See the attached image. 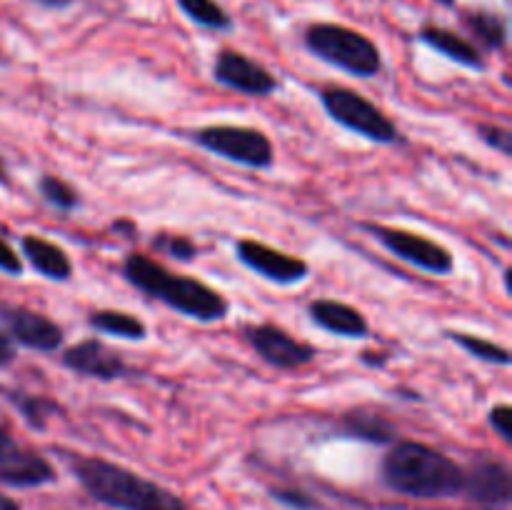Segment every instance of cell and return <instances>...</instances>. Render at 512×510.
Masks as SVG:
<instances>
[{
	"instance_id": "obj_29",
	"label": "cell",
	"mask_w": 512,
	"mask_h": 510,
	"mask_svg": "<svg viewBox=\"0 0 512 510\" xmlns=\"http://www.w3.org/2000/svg\"><path fill=\"white\" fill-rule=\"evenodd\" d=\"M18 448H20V445L15 443V440L10 438V435L5 433L3 428H0V460H3V458H8V455L13 453V450H18Z\"/></svg>"
},
{
	"instance_id": "obj_7",
	"label": "cell",
	"mask_w": 512,
	"mask_h": 510,
	"mask_svg": "<svg viewBox=\"0 0 512 510\" xmlns=\"http://www.w3.org/2000/svg\"><path fill=\"white\" fill-rule=\"evenodd\" d=\"M368 233L375 235L385 250L395 255L403 263H410L413 268L425 270L430 275H448L453 273L455 260L445 245L435 243L433 238L413 233V230H400V228H383V225H365Z\"/></svg>"
},
{
	"instance_id": "obj_30",
	"label": "cell",
	"mask_w": 512,
	"mask_h": 510,
	"mask_svg": "<svg viewBox=\"0 0 512 510\" xmlns=\"http://www.w3.org/2000/svg\"><path fill=\"white\" fill-rule=\"evenodd\" d=\"M35 3L45 5V8H55V10H60V8H68V5L73 3V0H35Z\"/></svg>"
},
{
	"instance_id": "obj_9",
	"label": "cell",
	"mask_w": 512,
	"mask_h": 510,
	"mask_svg": "<svg viewBox=\"0 0 512 510\" xmlns=\"http://www.w3.org/2000/svg\"><path fill=\"white\" fill-rule=\"evenodd\" d=\"M213 78L225 88L250 95V98H268L278 88V80L268 68L238 50H223L215 58Z\"/></svg>"
},
{
	"instance_id": "obj_20",
	"label": "cell",
	"mask_w": 512,
	"mask_h": 510,
	"mask_svg": "<svg viewBox=\"0 0 512 510\" xmlns=\"http://www.w3.org/2000/svg\"><path fill=\"white\" fill-rule=\"evenodd\" d=\"M448 335L453 343H458L465 353H470L473 358L483 360V363H493V365H510V350L505 345L493 343V340L478 338V335L470 333H460V330H448Z\"/></svg>"
},
{
	"instance_id": "obj_13",
	"label": "cell",
	"mask_w": 512,
	"mask_h": 510,
	"mask_svg": "<svg viewBox=\"0 0 512 510\" xmlns=\"http://www.w3.org/2000/svg\"><path fill=\"white\" fill-rule=\"evenodd\" d=\"M63 365L68 370H73V373L98 380H118L128 373V365H125L123 355L95 338L83 340V343L65 350Z\"/></svg>"
},
{
	"instance_id": "obj_22",
	"label": "cell",
	"mask_w": 512,
	"mask_h": 510,
	"mask_svg": "<svg viewBox=\"0 0 512 510\" xmlns=\"http://www.w3.org/2000/svg\"><path fill=\"white\" fill-rule=\"evenodd\" d=\"M465 23H468V28L478 35L480 43L488 45V48L493 50L503 48L505 40H508V25H505V20L495 13L478 10V13H470L468 18H465Z\"/></svg>"
},
{
	"instance_id": "obj_11",
	"label": "cell",
	"mask_w": 512,
	"mask_h": 510,
	"mask_svg": "<svg viewBox=\"0 0 512 510\" xmlns=\"http://www.w3.org/2000/svg\"><path fill=\"white\" fill-rule=\"evenodd\" d=\"M0 318H3L5 330H8V338L25 345V348L53 353L63 345V328L55 320L35 313V310L5 308Z\"/></svg>"
},
{
	"instance_id": "obj_3",
	"label": "cell",
	"mask_w": 512,
	"mask_h": 510,
	"mask_svg": "<svg viewBox=\"0 0 512 510\" xmlns=\"http://www.w3.org/2000/svg\"><path fill=\"white\" fill-rule=\"evenodd\" d=\"M75 478L100 503L118 510H188L183 500L153 480L103 458H75Z\"/></svg>"
},
{
	"instance_id": "obj_32",
	"label": "cell",
	"mask_w": 512,
	"mask_h": 510,
	"mask_svg": "<svg viewBox=\"0 0 512 510\" xmlns=\"http://www.w3.org/2000/svg\"><path fill=\"white\" fill-rule=\"evenodd\" d=\"M438 3H440V5H445V8H453V5L458 3V0H438Z\"/></svg>"
},
{
	"instance_id": "obj_23",
	"label": "cell",
	"mask_w": 512,
	"mask_h": 510,
	"mask_svg": "<svg viewBox=\"0 0 512 510\" xmlns=\"http://www.w3.org/2000/svg\"><path fill=\"white\" fill-rule=\"evenodd\" d=\"M38 190L40 195H43L45 203L63 210V213H70V210H75L80 205L78 190H75L73 185L65 183L63 178H58V175H43V178L38 180Z\"/></svg>"
},
{
	"instance_id": "obj_24",
	"label": "cell",
	"mask_w": 512,
	"mask_h": 510,
	"mask_svg": "<svg viewBox=\"0 0 512 510\" xmlns=\"http://www.w3.org/2000/svg\"><path fill=\"white\" fill-rule=\"evenodd\" d=\"M153 248L158 253L170 255L175 260H193L195 253H198V245L193 243L185 235H170V233H160L158 238L153 240Z\"/></svg>"
},
{
	"instance_id": "obj_28",
	"label": "cell",
	"mask_w": 512,
	"mask_h": 510,
	"mask_svg": "<svg viewBox=\"0 0 512 510\" xmlns=\"http://www.w3.org/2000/svg\"><path fill=\"white\" fill-rule=\"evenodd\" d=\"M13 358H15L13 343H10L8 335L0 333V368H3V365H8V363H13Z\"/></svg>"
},
{
	"instance_id": "obj_1",
	"label": "cell",
	"mask_w": 512,
	"mask_h": 510,
	"mask_svg": "<svg viewBox=\"0 0 512 510\" xmlns=\"http://www.w3.org/2000/svg\"><path fill=\"white\" fill-rule=\"evenodd\" d=\"M383 480L410 498L438 500L463 493L465 470L430 445L403 440L385 455Z\"/></svg>"
},
{
	"instance_id": "obj_12",
	"label": "cell",
	"mask_w": 512,
	"mask_h": 510,
	"mask_svg": "<svg viewBox=\"0 0 512 510\" xmlns=\"http://www.w3.org/2000/svg\"><path fill=\"white\" fill-rule=\"evenodd\" d=\"M463 493L480 508L500 510L510 503V470L500 460H478L473 468L465 473Z\"/></svg>"
},
{
	"instance_id": "obj_2",
	"label": "cell",
	"mask_w": 512,
	"mask_h": 510,
	"mask_svg": "<svg viewBox=\"0 0 512 510\" xmlns=\"http://www.w3.org/2000/svg\"><path fill=\"white\" fill-rule=\"evenodd\" d=\"M123 275L130 285L143 290L145 295L198 320V323H218L228 315L230 305L218 290L188 278V275L170 273L168 268L145 255H128L123 263Z\"/></svg>"
},
{
	"instance_id": "obj_18",
	"label": "cell",
	"mask_w": 512,
	"mask_h": 510,
	"mask_svg": "<svg viewBox=\"0 0 512 510\" xmlns=\"http://www.w3.org/2000/svg\"><path fill=\"white\" fill-rule=\"evenodd\" d=\"M343 430L350 438L365 440L373 445H388L395 440V425L385 415L370 408H355L343 415Z\"/></svg>"
},
{
	"instance_id": "obj_6",
	"label": "cell",
	"mask_w": 512,
	"mask_h": 510,
	"mask_svg": "<svg viewBox=\"0 0 512 510\" xmlns=\"http://www.w3.org/2000/svg\"><path fill=\"white\" fill-rule=\"evenodd\" d=\"M190 138L208 153L245 165V168L265 170L275 160L273 143L263 130L243 128V125H208V128L195 130Z\"/></svg>"
},
{
	"instance_id": "obj_19",
	"label": "cell",
	"mask_w": 512,
	"mask_h": 510,
	"mask_svg": "<svg viewBox=\"0 0 512 510\" xmlns=\"http://www.w3.org/2000/svg\"><path fill=\"white\" fill-rule=\"evenodd\" d=\"M88 323L93 330L113 335V338L135 340V343L148 338V328H145L143 320L130 313H123V310H98V313L90 315Z\"/></svg>"
},
{
	"instance_id": "obj_21",
	"label": "cell",
	"mask_w": 512,
	"mask_h": 510,
	"mask_svg": "<svg viewBox=\"0 0 512 510\" xmlns=\"http://www.w3.org/2000/svg\"><path fill=\"white\" fill-rule=\"evenodd\" d=\"M178 8L188 15L193 23L200 28L210 30H230L233 28V18L220 8L215 0H178Z\"/></svg>"
},
{
	"instance_id": "obj_17",
	"label": "cell",
	"mask_w": 512,
	"mask_h": 510,
	"mask_svg": "<svg viewBox=\"0 0 512 510\" xmlns=\"http://www.w3.org/2000/svg\"><path fill=\"white\" fill-rule=\"evenodd\" d=\"M420 40H423L428 48L438 50L440 55H445L453 63L463 65L470 70H485V58L480 55V50L473 43H468L465 38L455 35L453 30L438 28V25H428V28L420 30Z\"/></svg>"
},
{
	"instance_id": "obj_8",
	"label": "cell",
	"mask_w": 512,
	"mask_h": 510,
	"mask_svg": "<svg viewBox=\"0 0 512 510\" xmlns=\"http://www.w3.org/2000/svg\"><path fill=\"white\" fill-rule=\"evenodd\" d=\"M235 253H238V260L245 268L253 270L260 278L270 280V283L275 285L303 283L310 275V268L305 260L283 253V250L270 248V245L265 243H258V240H238V243H235Z\"/></svg>"
},
{
	"instance_id": "obj_10",
	"label": "cell",
	"mask_w": 512,
	"mask_h": 510,
	"mask_svg": "<svg viewBox=\"0 0 512 510\" xmlns=\"http://www.w3.org/2000/svg\"><path fill=\"white\" fill-rule=\"evenodd\" d=\"M248 343L253 345V350L265 363L278 370H298L315 360L313 345L300 343L298 338H293V335L285 333L283 328L273 323L248 328Z\"/></svg>"
},
{
	"instance_id": "obj_25",
	"label": "cell",
	"mask_w": 512,
	"mask_h": 510,
	"mask_svg": "<svg viewBox=\"0 0 512 510\" xmlns=\"http://www.w3.org/2000/svg\"><path fill=\"white\" fill-rule=\"evenodd\" d=\"M480 138L490 145V148L500 150L503 155L512 153V135L508 128H498V125H480Z\"/></svg>"
},
{
	"instance_id": "obj_26",
	"label": "cell",
	"mask_w": 512,
	"mask_h": 510,
	"mask_svg": "<svg viewBox=\"0 0 512 510\" xmlns=\"http://www.w3.org/2000/svg\"><path fill=\"white\" fill-rule=\"evenodd\" d=\"M488 420H490V425L498 430L500 438H503L505 443H510L512 440V408L510 405H495V408L490 410Z\"/></svg>"
},
{
	"instance_id": "obj_27",
	"label": "cell",
	"mask_w": 512,
	"mask_h": 510,
	"mask_svg": "<svg viewBox=\"0 0 512 510\" xmlns=\"http://www.w3.org/2000/svg\"><path fill=\"white\" fill-rule=\"evenodd\" d=\"M0 270L8 275H13V278L23 275V263H20V258L15 255V250L10 248L3 238H0Z\"/></svg>"
},
{
	"instance_id": "obj_5",
	"label": "cell",
	"mask_w": 512,
	"mask_h": 510,
	"mask_svg": "<svg viewBox=\"0 0 512 510\" xmlns=\"http://www.w3.org/2000/svg\"><path fill=\"white\" fill-rule=\"evenodd\" d=\"M325 113L343 128L353 130L360 138L380 145H393L400 140V130L383 110L368 98L348 88H325L320 93Z\"/></svg>"
},
{
	"instance_id": "obj_14",
	"label": "cell",
	"mask_w": 512,
	"mask_h": 510,
	"mask_svg": "<svg viewBox=\"0 0 512 510\" xmlns=\"http://www.w3.org/2000/svg\"><path fill=\"white\" fill-rule=\"evenodd\" d=\"M308 315L318 328H323L325 333L338 335V338H365L370 333V325L363 318V313L353 305L340 303V300H313L308 305Z\"/></svg>"
},
{
	"instance_id": "obj_33",
	"label": "cell",
	"mask_w": 512,
	"mask_h": 510,
	"mask_svg": "<svg viewBox=\"0 0 512 510\" xmlns=\"http://www.w3.org/2000/svg\"><path fill=\"white\" fill-rule=\"evenodd\" d=\"M0 63H3V53H0Z\"/></svg>"
},
{
	"instance_id": "obj_31",
	"label": "cell",
	"mask_w": 512,
	"mask_h": 510,
	"mask_svg": "<svg viewBox=\"0 0 512 510\" xmlns=\"http://www.w3.org/2000/svg\"><path fill=\"white\" fill-rule=\"evenodd\" d=\"M0 510H20V508H18V505H15L10 498H5V495H0Z\"/></svg>"
},
{
	"instance_id": "obj_4",
	"label": "cell",
	"mask_w": 512,
	"mask_h": 510,
	"mask_svg": "<svg viewBox=\"0 0 512 510\" xmlns=\"http://www.w3.org/2000/svg\"><path fill=\"white\" fill-rule=\"evenodd\" d=\"M305 48L323 63L355 75V78H375L383 68L378 45L358 30L335 23H315L305 30Z\"/></svg>"
},
{
	"instance_id": "obj_16",
	"label": "cell",
	"mask_w": 512,
	"mask_h": 510,
	"mask_svg": "<svg viewBox=\"0 0 512 510\" xmlns=\"http://www.w3.org/2000/svg\"><path fill=\"white\" fill-rule=\"evenodd\" d=\"M20 245H23V255L28 258V263L43 278L65 283L73 275V263H70L68 253L60 245L50 243V240L40 238V235H25Z\"/></svg>"
},
{
	"instance_id": "obj_15",
	"label": "cell",
	"mask_w": 512,
	"mask_h": 510,
	"mask_svg": "<svg viewBox=\"0 0 512 510\" xmlns=\"http://www.w3.org/2000/svg\"><path fill=\"white\" fill-rule=\"evenodd\" d=\"M55 478L53 465L38 453L30 450H13L8 458L0 460V483L15 485V488H35Z\"/></svg>"
}]
</instances>
